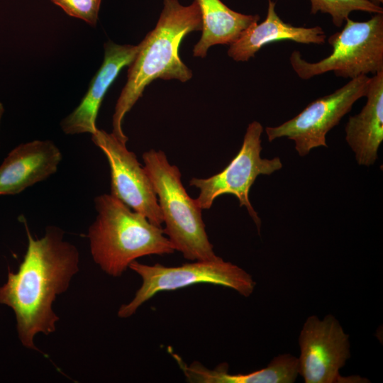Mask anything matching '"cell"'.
Instances as JSON below:
<instances>
[{
  "label": "cell",
  "instance_id": "1",
  "mask_svg": "<svg viewBox=\"0 0 383 383\" xmlns=\"http://www.w3.org/2000/svg\"><path fill=\"white\" fill-rule=\"evenodd\" d=\"M26 227L27 250L18 271L9 272L6 282L0 286V304L13 311L22 345L36 350L35 335L55 331L59 317L52 303L79 271V252L63 240L60 228L48 226L44 236L35 239Z\"/></svg>",
  "mask_w": 383,
  "mask_h": 383
},
{
  "label": "cell",
  "instance_id": "2",
  "mask_svg": "<svg viewBox=\"0 0 383 383\" xmlns=\"http://www.w3.org/2000/svg\"><path fill=\"white\" fill-rule=\"evenodd\" d=\"M201 28L196 0L189 6L180 4L178 0H164L155 28L138 44V51L129 65L127 82L115 106L112 133L120 140L127 143L128 138L122 129L123 118L150 82L156 79L185 82L192 77V70L179 55V48L187 34Z\"/></svg>",
  "mask_w": 383,
  "mask_h": 383
},
{
  "label": "cell",
  "instance_id": "3",
  "mask_svg": "<svg viewBox=\"0 0 383 383\" xmlns=\"http://www.w3.org/2000/svg\"><path fill=\"white\" fill-rule=\"evenodd\" d=\"M94 206L97 216L88 231L91 253L109 275L121 276L139 257L175 251L162 227L112 195L97 196Z\"/></svg>",
  "mask_w": 383,
  "mask_h": 383
},
{
  "label": "cell",
  "instance_id": "4",
  "mask_svg": "<svg viewBox=\"0 0 383 383\" xmlns=\"http://www.w3.org/2000/svg\"><path fill=\"white\" fill-rule=\"evenodd\" d=\"M143 160L162 211L164 233L174 250L191 261L216 259L218 256L206 234L202 209L184 189L179 168L171 165L161 150L145 152Z\"/></svg>",
  "mask_w": 383,
  "mask_h": 383
},
{
  "label": "cell",
  "instance_id": "5",
  "mask_svg": "<svg viewBox=\"0 0 383 383\" xmlns=\"http://www.w3.org/2000/svg\"><path fill=\"white\" fill-rule=\"evenodd\" d=\"M332 47L326 57L310 62L294 50L289 62L302 79L333 72L337 77L354 79L383 71V13H375L366 21L346 18L341 30L331 35Z\"/></svg>",
  "mask_w": 383,
  "mask_h": 383
},
{
  "label": "cell",
  "instance_id": "6",
  "mask_svg": "<svg viewBox=\"0 0 383 383\" xmlns=\"http://www.w3.org/2000/svg\"><path fill=\"white\" fill-rule=\"evenodd\" d=\"M142 279V284L133 299L118 311L120 318H128L155 294L198 284H210L231 288L248 297L255 282L252 276L236 265L217 257L211 260H197L179 266L167 267L159 263L148 265L135 260L129 267Z\"/></svg>",
  "mask_w": 383,
  "mask_h": 383
},
{
  "label": "cell",
  "instance_id": "7",
  "mask_svg": "<svg viewBox=\"0 0 383 383\" xmlns=\"http://www.w3.org/2000/svg\"><path fill=\"white\" fill-rule=\"evenodd\" d=\"M262 132L263 127L258 121L249 123L239 152L223 170L207 179L192 178L189 182V186L200 190L196 201L201 209H209L222 194L234 195L240 206H245L259 233L261 220L250 201V188L259 175H270L282 167L278 157H261Z\"/></svg>",
  "mask_w": 383,
  "mask_h": 383
},
{
  "label": "cell",
  "instance_id": "8",
  "mask_svg": "<svg viewBox=\"0 0 383 383\" xmlns=\"http://www.w3.org/2000/svg\"><path fill=\"white\" fill-rule=\"evenodd\" d=\"M370 77L351 79L335 91L308 104L299 113L275 127H267L268 140L286 137L292 140L299 156L304 157L318 147H326L327 133L360 98L365 96Z\"/></svg>",
  "mask_w": 383,
  "mask_h": 383
},
{
  "label": "cell",
  "instance_id": "9",
  "mask_svg": "<svg viewBox=\"0 0 383 383\" xmlns=\"http://www.w3.org/2000/svg\"><path fill=\"white\" fill-rule=\"evenodd\" d=\"M299 374L306 383L363 382L360 377L349 379L340 370L350 357L349 335L332 315L323 320L311 316L301 331Z\"/></svg>",
  "mask_w": 383,
  "mask_h": 383
},
{
  "label": "cell",
  "instance_id": "10",
  "mask_svg": "<svg viewBox=\"0 0 383 383\" xmlns=\"http://www.w3.org/2000/svg\"><path fill=\"white\" fill-rule=\"evenodd\" d=\"M92 142L106 155L111 170V195L132 210L162 227L163 218L152 184L137 157L112 133L101 129L91 134Z\"/></svg>",
  "mask_w": 383,
  "mask_h": 383
},
{
  "label": "cell",
  "instance_id": "11",
  "mask_svg": "<svg viewBox=\"0 0 383 383\" xmlns=\"http://www.w3.org/2000/svg\"><path fill=\"white\" fill-rule=\"evenodd\" d=\"M138 51V45H118L111 41L104 44L103 63L92 78L86 94L76 109L60 122L65 134L91 135L96 131V120L105 94L121 70L133 62Z\"/></svg>",
  "mask_w": 383,
  "mask_h": 383
},
{
  "label": "cell",
  "instance_id": "12",
  "mask_svg": "<svg viewBox=\"0 0 383 383\" xmlns=\"http://www.w3.org/2000/svg\"><path fill=\"white\" fill-rule=\"evenodd\" d=\"M62 152L51 140H35L13 149L0 165V195H13L54 174Z\"/></svg>",
  "mask_w": 383,
  "mask_h": 383
},
{
  "label": "cell",
  "instance_id": "13",
  "mask_svg": "<svg viewBox=\"0 0 383 383\" xmlns=\"http://www.w3.org/2000/svg\"><path fill=\"white\" fill-rule=\"evenodd\" d=\"M365 97V105L348 118L345 132L357 164L370 166L383 141V71L370 78Z\"/></svg>",
  "mask_w": 383,
  "mask_h": 383
},
{
  "label": "cell",
  "instance_id": "14",
  "mask_svg": "<svg viewBox=\"0 0 383 383\" xmlns=\"http://www.w3.org/2000/svg\"><path fill=\"white\" fill-rule=\"evenodd\" d=\"M326 35L318 26H295L284 22L275 11V2L268 1L267 16L260 23L248 28L241 37L230 45L228 55L237 62H245L253 57L265 45L280 41L292 40L303 44L321 45Z\"/></svg>",
  "mask_w": 383,
  "mask_h": 383
},
{
  "label": "cell",
  "instance_id": "15",
  "mask_svg": "<svg viewBox=\"0 0 383 383\" xmlns=\"http://www.w3.org/2000/svg\"><path fill=\"white\" fill-rule=\"evenodd\" d=\"M186 380L192 383H292L299 375L298 358L291 354L274 357L269 365L248 374L228 373L226 362L208 369L199 362L188 365L177 354H172Z\"/></svg>",
  "mask_w": 383,
  "mask_h": 383
},
{
  "label": "cell",
  "instance_id": "16",
  "mask_svg": "<svg viewBox=\"0 0 383 383\" xmlns=\"http://www.w3.org/2000/svg\"><path fill=\"white\" fill-rule=\"evenodd\" d=\"M201 10V36L193 49V55L204 57L209 48L215 45H231L244 32L258 23L257 14L236 12L221 0H196Z\"/></svg>",
  "mask_w": 383,
  "mask_h": 383
},
{
  "label": "cell",
  "instance_id": "17",
  "mask_svg": "<svg viewBox=\"0 0 383 383\" xmlns=\"http://www.w3.org/2000/svg\"><path fill=\"white\" fill-rule=\"evenodd\" d=\"M311 13L318 12L328 13L331 16L335 26H343L351 12L360 11L370 13H383V9L379 4L370 0H309Z\"/></svg>",
  "mask_w": 383,
  "mask_h": 383
},
{
  "label": "cell",
  "instance_id": "18",
  "mask_svg": "<svg viewBox=\"0 0 383 383\" xmlns=\"http://www.w3.org/2000/svg\"><path fill=\"white\" fill-rule=\"evenodd\" d=\"M67 15L82 19L95 26L101 0H50Z\"/></svg>",
  "mask_w": 383,
  "mask_h": 383
},
{
  "label": "cell",
  "instance_id": "19",
  "mask_svg": "<svg viewBox=\"0 0 383 383\" xmlns=\"http://www.w3.org/2000/svg\"><path fill=\"white\" fill-rule=\"evenodd\" d=\"M4 109L3 104L0 102V121L4 113Z\"/></svg>",
  "mask_w": 383,
  "mask_h": 383
},
{
  "label": "cell",
  "instance_id": "20",
  "mask_svg": "<svg viewBox=\"0 0 383 383\" xmlns=\"http://www.w3.org/2000/svg\"><path fill=\"white\" fill-rule=\"evenodd\" d=\"M370 1L377 4H380L381 3H383V0H370Z\"/></svg>",
  "mask_w": 383,
  "mask_h": 383
}]
</instances>
